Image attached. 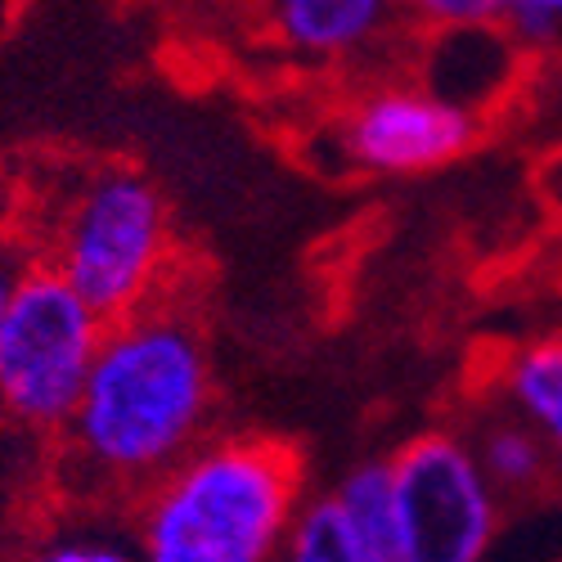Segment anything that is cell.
<instances>
[{"instance_id":"3957f363","label":"cell","mask_w":562,"mask_h":562,"mask_svg":"<svg viewBox=\"0 0 562 562\" xmlns=\"http://www.w3.org/2000/svg\"><path fill=\"white\" fill-rule=\"evenodd\" d=\"M50 266L104 324L145 311L171 289V229L154 180L104 167L68 199Z\"/></svg>"},{"instance_id":"7c38bea8","label":"cell","mask_w":562,"mask_h":562,"mask_svg":"<svg viewBox=\"0 0 562 562\" xmlns=\"http://www.w3.org/2000/svg\"><path fill=\"white\" fill-rule=\"evenodd\" d=\"M401 5L441 32H473V27H499L513 0H401Z\"/></svg>"},{"instance_id":"4fadbf2b","label":"cell","mask_w":562,"mask_h":562,"mask_svg":"<svg viewBox=\"0 0 562 562\" xmlns=\"http://www.w3.org/2000/svg\"><path fill=\"white\" fill-rule=\"evenodd\" d=\"M27 562H139V553L109 536H59L41 544Z\"/></svg>"},{"instance_id":"5b68a950","label":"cell","mask_w":562,"mask_h":562,"mask_svg":"<svg viewBox=\"0 0 562 562\" xmlns=\"http://www.w3.org/2000/svg\"><path fill=\"white\" fill-rule=\"evenodd\" d=\"M401 562H486L499 527V495L454 432H424L392 459Z\"/></svg>"},{"instance_id":"8fae6325","label":"cell","mask_w":562,"mask_h":562,"mask_svg":"<svg viewBox=\"0 0 562 562\" xmlns=\"http://www.w3.org/2000/svg\"><path fill=\"white\" fill-rule=\"evenodd\" d=\"M279 562H364L334 495L302 499L297 518L289 527V540L279 549Z\"/></svg>"},{"instance_id":"9c48e42d","label":"cell","mask_w":562,"mask_h":562,"mask_svg":"<svg viewBox=\"0 0 562 562\" xmlns=\"http://www.w3.org/2000/svg\"><path fill=\"white\" fill-rule=\"evenodd\" d=\"M334 504L364 562H401V513H396V473L392 459H364L347 468Z\"/></svg>"},{"instance_id":"277c9868","label":"cell","mask_w":562,"mask_h":562,"mask_svg":"<svg viewBox=\"0 0 562 562\" xmlns=\"http://www.w3.org/2000/svg\"><path fill=\"white\" fill-rule=\"evenodd\" d=\"M109 324L50 266L19 270L10 311L0 319V405L36 432H64L81 401L86 373Z\"/></svg>"},{"instance_id":"52a82bcc","label":"cell","mask_w":562,"mask_h":562,"mask_svg":"<svg viewBox=\"0 0 562 562\" xmlns=\"http://www.w3.org/2000/svg\"><path fill=\"white\" fill-rule=\"evenodd\" d=\"M401 0H270L279 41L311 59H347L373 45Z\"/></svg>"},{"instance_id":"8992f818","label":"cell","mask_w":562,"mask_h":562,"mask_svg":"<svg viewBox=\"0 0 562 562\" xmlns=\"http://www.w3.org/2000/svg\"><path fill=\"white\" fill-rule=\"evenodd\" d=\"M473 113L463 104L418 86L373 90L338 122L342 154L379 176L437 171L473 145Z\"/></svg>"},{"instance_id":"5bb4252c","label":"cell","mask_w":562,"mask_h":562,"mask_svg":"<svg viewBox=\"0 0 562 562\" xmlns=\"http://www.w3.org/2000/svg\"><path fill=\"white\" fill-rule=\"evenodd\" d=\"M19 270H23V266H14L5 252H0V319H5V311H10L14 284H19Z\"/></svg>"},{"instance_id":"7a4b0ae2","label":"cell","mask_w":562,"mask_h":562,"mask_svg":"<svg viewBox=\"0 0 562 562\" xmlns=\"http://www.w3.org/2000/svg\"><path fill=\"white\" fill-rule=\"evenodd\" d=\"M302 454L274 437H207L139 495V562H279L302 508Z\"/></svg>"},{"instance_id":"6da1fadb","label":"cell","mask_w":562,"mask_h":562,"mask_svg":"<svg viewBox=\"0 0 562 562\" xmlns=\"http://www.w3.org/2000/svg\"><path fill=\"white\" fill-rule=\"evenodd\" d=\"M212 401L216 373L203 324L167 289L145 311L109 324L59 432L72 477L81 491L139 499L207 441Z\"/></svg>"},{"instance_id":"ba28073f","label":"cell","mask_w":562,"mask_h":562,"mask_svg":"<svg viewBox=\"0 0 562 562\" xmlns=\"http://www.w3.org/2000/svg\"><path fill=\"white\" fill-rule=\"evenodd\" d=\"M468 450H473L482 477L491 482V491L499 499L536 495V491L549 486V477H558L553 459H549L544 441L536 437V428L527 424L522 414H513L508 405L477 418L473 432H468Z\"/></svg>"},{"instance_id":"30bf717a","label":"cell","mask_w":562,"mask_h":562,"mask_svg":"<svg viewBox=\"0 0 562 562\" xmlns=\"http://www.w3.org/2000/svg\"><path fill=\"white\" fill-rule=\"evenodd\" d=\"M504 405L522 414L544 441L562 482V338L531 342L504 369Z\"/></svg>"}]
</instances>
